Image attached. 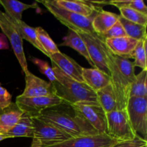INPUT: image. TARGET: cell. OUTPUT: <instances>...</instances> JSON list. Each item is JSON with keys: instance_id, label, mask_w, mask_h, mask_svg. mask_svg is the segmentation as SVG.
I'll return each instance as SVG.
<instances>
[{"instance_id": "1", "label": "cell", "mask_w": 147, "mask_h": 147, "mask_svg": "<svg viewBox=\"0 0 147 147\" xmlns=\"http://www.w3.org/2000/svg\"><path fill=\"white\" fill-rule=\"evenodd\" d=\"M111 84L116 96L117 110H125L130 98L131 86L136 79L134 65L131 61L113 55L103 42Z\"/></svg>"}, {"instance_id": "2", "label": "cell", "mask_w": 147, "mask_h": 147, "mask_svg": "<svg viewBox=\"0 0 147 147\" xmlns=\"http://www.w3.org/2000/svg\"><path fill=\"white\" fill-rule=\"evenodd\" d=\"M52 68L57 80L52 85L55 90V95L63 100L65 104L70 106L80 102H98L96 92L88 85L73 80L53 62H52Z\"/></svg>"}, {"instance_id": "3", "label": "cell", "mask_w": 147, "mask_h": 147, "mask_svg": "<svg viewBox=\"0 0 147 147\" xmlns=\"http://www.w3.org/2000/svg\"><path fill=\"white\" fill-rule=\"evenodd\" d=\"M37 118L56 126L72 138L98 134L84 118L76 112L75 115H70L67 112L48 109L43 111Z\"/></svg>"}, {"instance_id": "4", "label": "cell", "mask_w": 147, "mask_h": 147, "mask_svg": "<svg viewBox=\"0 0 147 147\" xmlns=\"http://www.w3.org/2000/svg\"><path fill=\"white\" fill-rule=\"evenodd\" d=\"M40 2L42 3L57 20L65 25L69 30L88 33L93 35H98L92 27L93 19L96 14L91 17H86L60 8L57 6L53 4L50 0L40 1Z\"/></svg>"}, {"instance_id": "5", "label": "cell", "mask_w": 147, "mask_h": 147, "mask_svg": "<svg viewBox=\"0 0 147 147\" xmlns=\"http://www.w3.org/2000/svg\"><path fill=\"white\" fill-rule=\"evenodd\" d=\"M106 134L118 141L131 140L137 135L134 131L126 110H114L106 113Z\"/></svg>"}, {"instance_id": "6", "label": "cell", "mask_w": 147, "mask_h": 147, "mask_svg": "<svg viewBox=\"0 0 147 147\" xmlns=\"http://www.w3.org/2000/svg\"><path fill=\"white\" fill-rule=\"evenodd\" d=\"M98 134H106L107 130L106 113L98 102H80L70 105Z\"/></svg>"}, {"instance_id": "7", "label": "cell", "mask_w": 147, "mask_h": 147, "mask_svg": "<svg viewBox=\"0 0 147 147\" xmlns=\"http://www.w3.org/2000/svg\"><path fill=\"white\" fill-rule=\"evenodd\" d=\"M131 125L136 135L147 137V97H131L126 108Z\"/></svg>"}, {"instance_id": "8", "label": "cell", "mask_w": 147, "mask_h": 147, "mask_svg": "<svg viewBox=\"0 0 147 147\" xmlns=\"http://www.w3.org/2000/svg\"><path fill=\"white\" fill-rule=\"evenodd\" d=\"M0 28L2 30L3 34L9 40L22 70L24 74H27L30 71L28 70L27 60L23 49V40L9 17L1 11H0Z\"/></svg>"}, {"instance_id": "9", "label": "cell", "mask_w": 147, "mask_h": 147, "mask_svg": "<svg viewBox=\"0 0 147 147\" xmlns=\"http://www.w3.org/2000/svg\"><path fill=\"white\" fill-rule=\"evenodd\" d=\"M32 119L34 128V137L40 141L43 147L58 144L72 138L56 126L38 118H32Z\"/></svg>"}, {"instance_id": "10", "label": "cell", "mask_w": 147, "mask_h": 147, "mask_svg": "<svg viewBox=\"0 0 147 147\" xmlns=\"http://www.w3.org/2000/svg\"><path fill=\"white\" fill-rule=\"evenodd\" d=\"M15 103L23 112L32 118H37L43 111L65 104L57 96L24 98L17 96Z\"/></svg>"}, {"instance_id": "11", "label": "cell", "mask_w": 147, "mask_h": 147, "mask_svg": "<svg viewBox=\"0 0 147 147\" xmlns=\"http://www.w3.org/2000/svg\"><path fill=\"white\" fill-rule=\"evenodd\" d=\"M76 32L84 41L89 56L96 68L101 70L102 72L110 76L103 40L98 35H93L81 32Z\"/></svg>"}, {"instance_id": "12", "label": "cell", "mask_w": 147, "mask_h": 147, "mask_svg": "<svg viewBox=\"0 0 147 147\" xmlns=\"http://www.w3.org/2000/svg\"><path fill=\"white\" fill-rule=\"evenodd\" d=\"M118 141L106 134L70 138L64 142L47 147H113Z\"/></svg>"}, {"instance_id": "13", "label": "cell", "mask_w": 147, "mask_h": 147, "mask_svg": "<svg viewBox=\"0 0 147 147\" xmlns=\"http://www.w3.org/2000/svg\"><path fill=\"white\" fill-rule=\"evenodd\" d=\"M53 4L68 11L76 13L86 17H91L102 9L103 4L101 1H69V0H53Z\"/></svg>"}, {"instance_id": "14", "label": "cell", "mask_w": 147, "mask_h": 147, "mask_svg": "<svg viewBox=\"0 0 147 147\" xmlns=\"http://www.w3.org/2000/svg\"><path fill=\"white\" fill-rule=\"evenodd\" d=\"M56 96L51 83L37 77L29 72L25 75V88L20 97L32 98Z\"/></svg>"}, {"instance_id": "15", "label": "cell", "mask_w": 147, "mask_h": 147, "mask_svg": "<svg viewBox=\"0 0 147 147\" xmlns=\"http://www.w3.org/2000/svg\"><path fill=\"white\" fill-rule=\"evenodd\" d=\"M138 42V40L126 36L106 39L103 42L113 55L129 60L134 58V53Z\"/></svg>"}, {"instance_id": "16", "label": "cell", "mask_w": 147, "mask_h": 147, "mask_svg": "<svg viewBox=\"0 0 147 147\" xmlns=\"http://www.w3.org/2000/svg\"><path fill=\"white\" fill-rule=\"evenodd\" d=\"M51 62H53L62 71L73 80L80 83H84L82 76L83 67L69 56L61 52L51 55L50 56Z\"/></svg>"}, {"instance_id": "17", "label": "cell", "mask_w": 147, "mask_h": 147, "mask_svg": "<svg viewBox=\"0 0 147 147\" xmlns=\"http://www.w3.org/2000/svg\"><path fill=\"white\" fill-rule=\"evenodd\" d=\"M24 112L16 103L0 109V133L7 134L17 123Z\"/></svg>"}, {"instance_id": "18", "label": "cell", "mask_w": 147, "mask_h": 147, "mask_svg": "<svg viewBox=\"0 0 147 147\" xmlns=\"http://www.w3.org/2000/svg\"><path fill=\"white\" fill-rule=\"evenodd\" d=\"M82 76L84 83L95 92L111 84L110 76L97 68L83 67Z\"/></svg>"}, {"instance_id": "19", "label": "cell", "mask_w": 147, "mask_h": 147, "mask_svg": "<svg viewBox=\"0 0 147 147\" xmlns=\"http://www.w3.org/2000/svg\"><path fill=\"white\" fill-rule=\"evenodd\" d=\"M119 18V15L111 11L101 9L95 15L92 22L93 30L98 35L104 34L113 25L116 24Z\"/></svg>"}, {"instance_id": "20", "label": "cell", "mask_w": 147, "mask_h": 147, "mask_svg": "<svg viewBox=\"0 0 147 147\" xmlns=\"http://www.w3.org/2000/svg\"><path fill=\"white\" fill-rule=\"evenodd\" d=\"M60 46L71 47L73 50H76L78 53H80L81 55H83L87 60V61L90 63L93 68H96L90 56H89L87 47H86L84 41L82 40L81 37L79 36V34L76 31L68 29L67 34L63 38V42L60 43Z\"/></svg>"}, {"instance_id": "21", "label": "cell", "mask_w": 147, "mask_h": 147, "mask_svg": "<svg viewBox=\"0 0 147 147\" xmlns=\"http://www.w3.org/2000/svg\"><path fill=\"white\" fill-rule=\"evenodd\" d=\"M0 5L5 10L4 13L13 21H21L23 11L37 7L36 3L27 4L17 0H0Z\"/></svg>"}, {"instance_id": "22", "label": "cell", "mask_w": 147, "mask_h": 147, "mask_svg": "<svg viewBox=\"0 0 147 147\" xmlns=\"http://www.w3.org/2000/svg\"><path fill=\"white\" fill-rule=\"evenodd\" d=\"M10 138L34 137V128L32 117L27 113H23L17 124L7 134Z\"/></svg>"}, {"instance_id": "23", "label": "cell", "mask_w": 147, "mask_h": 147, "mask_svg": "<svg viewBox=\"0 0 147 147\" xmlns=\"http://www.w3.org/2000/svg\"><path fill=\"white\" fill-rule=\"evenodd\" d=\"M11 22L16 27L22 40H25L30 43H31L34 47H36L37 50H40L41 53H42L43 54L49 57V55L46 53L45 50H44V48L42 47L40 43L39 42L37 34H36L35 28L27 25L22 20H21V21H13V20H11Z\"/></svg>"}, {"instance_id": "24", "label": "cell", "mask_w": 147, "mask_h": 147, "mask_svg": "<svg viewBox=\"0 0 147 147\" xmlns=\"http://www.w3.org/2000/svg\"><path fill=\"white\" fill-rule=\"evenodd\" d=\"M98 98V103L101 106L106 113L117 110L116 96L111 84L96 92Z\"/></svg>"}, {"instance_id": "25", "label": "cell", "mask_w": 147, "mask_h": 147, "mask_svg": "<svg viewBox=\"0 0 147 147\" xmlns=\"http://www.w3.org/2000/svg\"><path fill=\"white\" fill-rule=\"evenodd\" d=\"M119 21L123 26L127 37L134 39L138 41H140L147 37L146 32V27L145 26L129 21L120 15H119Z\"/></svg>"}, {"instance_id": "26", "label": "cell", "mask_w": 147, "mask_h": 147, "mask_svg": "<svg viewBox=\"0 0 147 147\" xmlns=\"http://www.w3.org/2000/svg\"><path fill=\"white\" fill-rule=\"evenodd\" d=\"M147 70H143L136 75V79L131 86V97H147Z\"/></svg>"}, {"instance_id": "27", "label": "cell", "mask_w": 147, "mask_h": 147, "mask_svg": "<svg viewBox=\"0 0 147 147\" xmlns=\"http://www.w3.org/2000/svg\"><path fill=\"white\" fill-rule=\"evenodd\" d=\"M35 31L39 42L40 43L42 47L45 50L46 53L49 55V57L51 55L60 53V51L59 50L57 45L54 42V41L50 37V34L42 27H36Z\"/></svg>"}, {"instance_id": "28", "label": "cell", "mask_w": 147, "mask_h": 147, "mask_svg": "<svg viewBox=\"0 0 147 147\" xmlns=\"http://www.w3.org/2000/svg\"><path fill=\"white\" fill-rule=\"evenodd\" d=\"M146 41L147 37L138 42L134 53V65L139 67L143 70H147L146 64Z\"/></svg>"}, {"instance_id": "29", "label": "cell", "mask_w": 147, "mask_h": 147, "mask_svg": "<svg viewBox=\"0 0 147 147\" xmlns=\"http://www.w3.org/2000/svg\"><path fill=\"white\" fill-rule=\"evenodd\" d=\"M119 10L121 12L120 16L126 20L145 27L147 26V16L145 14L129 7H123L119 9Z\"/></svg>"}, {"instance_id": "30", "label": "cell", "mask_w": 147, "mask_h": 147, "mask_svg": "<svg viewBox=\"0 0 147 147\" xmlns=\"http://www.w3.org/2000/svg\"><path fill=\"white\" fill-rule=\"evenodd\" d=\"M30 60L34 65H36L38 67L39 70L49 79L50 83H53L55 81H57V80L55 76L53 68H52V67H50L47 62L42 60L40 59L35 58V57L34 58H31Z\"/></svg>"}, {"instance_id": "31", "label": "cell", "mask_w": 147, "mask_h": 147, "mask_svg": "<svg viewBox=\"0 0 147 147\" xmlns=\"http://www.w3.org/2000/svg\"><path fill=\"white\" fill-rule=\"evenodd\" d=\"M98 36L103 41H104L106 39L109 38H117V37H126V34L123 26L121 25L120 22L118 20V22H116V24L113 25V27H111L106 32Z\"/></svg>"}, {"instance_id": "32", "label": "cell", "mask_w": 147, "mask_h": 147, "mask_svg": "<svg viewBox=\"0 0 147 147\" xmlns=\"http://www.w3.org/2000/svg\"><path fill=\"white\" fill-rule=\"evenodd\" d=\"M113 147H147V141L136 136L131 140L118 142Z\"/></svg>"}, {"instance_id": "33", "label": "cell", "mask_w": 147, "mask_h": 147, "mask_svg": "<svg viewBox=\"0 0 147 147\" xmlns=\"http://www.w3.org/2000/svg\"><path fill=\"white\" fill-rule=\"evenodd\" d=\"M11 103V95L0 84V109L7 107Z\"/></svg>"}, {"instance_id": "34", "label": "cell", "mask_w": 147, "mask_h": 147, "mask_svg": "<svg viewBox=\"0 0 147 147\" xmlns=\"http://www.w3.org/2000/svg\"><path fill=\"white\" fill-rule=\"evenodd\" d=\"M127 7L136 10L147 16V7L143 0H129Z\"/></svg>"}, {"instance_id": "35", "label": "cell", "mask_w": 147, "mask_h": 147, "mask_svg": "<svg viewBox=\"0 0 147 147\" xmlns=\"http://www.w3.org/2000/svg\"><path fill=\"white\" fill-rule=\"evenodd\" d=\"M9 48L7 37L3 33H0V50H7Z\"/></svg>"}, {"instance_id": "36", "label": "cell", "mask_w": 147, "mask_h": 147, "mask_svg": "<svg viewBox=\"0 0 147 147\" xmlns=\"http://www.w3.org/2000/svg\"><path fill=\"white\" fill-rule=\"evenodd\" d=\"M30 147H43L42 146V144L40 143V141L38 139H37L36 138H33L32 139V142L31 146Z\"/></svg>"}, {"instance_id": "37", "label": "cell", "mask_w": 147, "mask_h": 147, "mask_svg": "<svg viewBox=\"0 0 147 147\" xmlns=\"http://www.w3.org/2000/svg\"><path fill=\"white\" fill-rule=\"evenodd\" d=\"M7 139H11L10 136L8 134H1L0 133V142L4 140Z\"/></svg>"}]
</instances>
